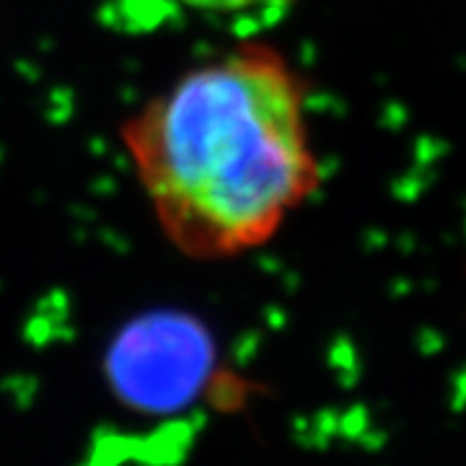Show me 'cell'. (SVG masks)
Segmentation results:
<instances>
[{"label": "cell", "mask_w": 466, "mask_h": 466, "mask_svg": "<svg viewBox=\"0 0 466 466\" xmlns=\"http://www.w3.org/2000/svg\"><path fill=\"white\" fill-rule=\"evenodd\" d=\"M182 5L213 16H244V14H265L283 11L293 0H179Z\"/></svg>", "instance_id": "3957f363"}, {"label": "cell", "mask_w": 466, "mask_h": 466, "mask_svg": "<svg viewBox=\"0 0 466 466\" xmlns=\"http://www.w3.org/2000/svg\"><path fill=\"white\" fill-rule=\"evenodd\" d=\"M125 143L164 233L195 259L267 244L321 182L303 81L262 42L184 73Z\"/></svg>", "instance_id": "6da1fadb"}, {"label": "cell", "mask_w": 466, "mask_h": 466, "mask_svg": "<svg viewBox=\"0 0 466 466\" xmlns=\"http://www.w3.org/2000/svg\"><path fill=\"white\" fill-rule=\"evenodd\" d=\"M210 366L208 334L182 317L135 321L116 337L106 358L116 400L146 415H171L192 404Z\"/></svg>", "instance_id": "7a4b0ae2"}]
</instances>
